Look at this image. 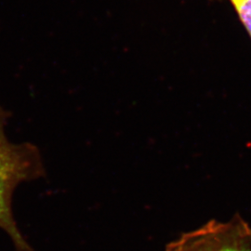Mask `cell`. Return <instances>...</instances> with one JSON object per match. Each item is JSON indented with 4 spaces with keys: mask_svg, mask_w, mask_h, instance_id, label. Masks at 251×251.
<instances>
[{
    "mask_svg": "<svg viewBox=\"0 0 251 251\" xmlns=\"http://www.w3.org/2000/svg\"><path fill=\"white\" fill-rule=\"evenodd\" d=\"M9 113L0 106V229L7 233L15 251H35L19 229L12 212V198L23 182L44 177L39 149L31 143L12 144L5 134Z\"/></svg>",
    "mask_w": 251,
    "mask_h": 251,
    "instance_id": "obj_1",
    "label": "cell"
},
{
    "mask_svg": "<svg viewBox=\"0 0 251 251\" xmlns=\"http://www.w3.org/2000/svg\"><path fill=\"white\" fill-rule=\"evenodd\" d=\"M166 251H251V228L239 215L225 223L211 221L184 233Z\"/></svg>",
    "mask_w": 251,
    "mask_h": 251,
    "instance_id": "obj_2",
    "label": "cell"
},
{
    "mask_svg": "<svg viewBox=\"0 0 251 251\" xmlns=\"http://www.w3.org/2000/svg\"><path fill=\"white\" fill-rule=\"evenodd\" d=\"M251 38V0H228Z\"/></svg>",
    "mask_w": 251,
    "mask_h": 251,
    "instance_id": "obj_3",
    "label": "cell"
}]
</instances>
